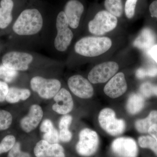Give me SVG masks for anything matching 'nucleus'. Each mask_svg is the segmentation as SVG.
I'll return each instance as SVG.
<instances>
[{
    "label": "nucleus",
    "instance_id": "obj_14",
    "mask_svg": "<svg viewBox=\"0 0 157 157\" xmlns=\"http://www.w3.org/2000/svg\"><path fill=\"white\" fill-rule=\"evenodd\" d=\"M34 153L36 157H66L62 145L59 143L50 144L43 139L37 142Z\"/></svg>",
    "mask_w": 157,
    "mask_h": 157
},
{
    "label": "nucleus",
    "instance_id": "obj_27",
    "mask_svg": "<svg viewBox=\"0 0 157 157\" xmlns=\"http://www.w3.org/2000/svg\"><path fill=\"white\" fill-rule=\"evenodd\" d=\"M17 71L6 67L4 65L0 66V78L6 82H11L16 76Z\"/></svg>",
    "mask_w": 157,
    "mask_h": 157
},
{
    "label": "nucleus",
    "instance_id": "obj_37",
    "mask_svg": "<svg viewBox=\"0 0 157 157\" xmlns=\"http://www.w3.org/2000/svg\"><path fill=\"white\" fill-rule=\"evenodd\" d=\"M149 53L157 63V44L154 45L149 50Z\"/></svg>",
    "mask_w": 157,
    "mask_h": 157
},
{
    "label": "nucleus",
    "instance_id": "obj_19",
    "mask_svg": "<svg viewBox=\"0 0 157 157\" xmlns=\"http://www.w3.org/2000/svg\"><path fill=\"white\" fill-rule=\"evenodd\" d=\"M144 106V99L140 94H131L128 98L126 104L127 111L130 114H137L140 112Z\"/></svg>",
    "mask_w": 157,
    "mask_h": 157
},
{
    "label": "nucleus",
    "instance_id": "obj_36",
    "mask_svg": "<svg viewBox=\"0 0 157 157\" xmlns=\"http://www.w3.org/2000/svg\"><path fill=\"white\" fill-rule=\"evenodd\" d=\"M145 72L146 76L155 77L157 76V67L156 66H153L149 68L147 70H145Z\"/></svg>",
    "mask_w": 157,
    "mask_h": 157
},
{
    "label": "nucleus",
    "instance_id": "obj_3",
    "mask_svg": "<svg viewBox=\"0 0 157 157\" xmlns=\"http://www.w3.org/2000/svg\"><path fill=\"white\" fill-rule=\"evenodd\" d=\"M118 18L105 9L98 8L92 19L89 21L88 29L94 36H101L114 29L117 26Z\"/></svg>",
    "mask_w": 157,
    "mask_h": 157
},
{
    "label": "nucleus",
    "instance_id": "obj_33",
    "mask_svg": "<svg viewBox=\"0 0 157 157\" xmlns=\"http://www.w3.org/2000/svg\"><path fill=\"white\" fill-rule=\"evenodd\" d=\"M54 128L53 124L51 121L49 119H45L43 121L40 126V131L41 132L45 133H48L53 130Z\"/></svg>",
    "mask_w": 157,
    "mask_h": 157
},
{
    "label": "nucleus",
    "instance_id": "obj_23",
    "mask_svg": "<svg viewBox=\"0 0 157 157\" xmlns=\"http://www.w3.org/2000/svg\"><path fill=\"white\" fill-rule=\"evenodd\" d=\"M139 0H124V14L128 19H132L136 14Z\"/></svg>",
    "mask_w": 157,
    "mask_h": 157
},
{
    "label": "nucleus",
    "instance_id": "obj_35",
    "mask_svg": "<svg viewBox=\"0 0 157 157\" xmlns=\"http://www.w3.org/2000/svg\"><path fill=\"white\" fill-rule=\"evenodd\" d=\"M149 11L151 17H155L157 19V0L153 1L150 5Z\"/></svg>",
    "mask_w": 157,
    "mask_h": 157
},
{
    "label": "nucleus",
    "instance_id": "obj_2",
    "mask_svg": "<svg viewBox=\"0 0 157 157\" xmlns=\"http://www.w3.org/2000/svg\"><path fill=\"white\" fill-rule=\"evenodd\" d=\"M112 41L109 37L86 36L75 43V52L84 57H95L105 53L110 49Z\"/></svg>",
    "mask_w": 157,
    "mask_h": 157
},
{
    "label": "nucleus",
    "instance_id": "obj_4",
    "mask_svg": "<svg viewBox=\"0 0 157 157\" xmlns=\"http://www.w3.org/2000/svg\"><path fill=\"white\" fill-rule=\"evenodd\" d=\"M56 35L53 40L55 49L58 52H65L69 48L74 37L63 11H60L55 23Z\"/></svg>",
    "mask_w": 157,
    "mask_h": 157
},
{
    "label": "nucleus",
    "instance_id": "obj_31",
    "mask_svg": "<svg viewBox=\"0 0 157 157\" xmlns=\"http://www.w3.org/2000/svg\"><path fill=\"white\" fill-rule=\"evenodd\" d=\"M73 121V117L71 115L65 114L63 116L59 122V128L60 130H69L71 123Z\"/></svg>",
    "mask_w": 157,
    "mask_h": 157
},
{
    "label": "nucleus",
    "instance_id": "obj_21",
    "mask_svg": "<svg viewBox=\"0 0 157 157\" xmlns=\"http://www.w3.org/2000/svg\"><path fill=\"white\" fill-rule=\"evenodd\" d=\"M124 0H104L103 8L117 18L124 14Z\"/></svg>",
    "mask_w": 157,
    "mask_h": 157
},
{
    "label": "nucleus",
    "instance_id": "obj_11",
    "mask_svg": "<svg viewBox=\"0 0 157 157\" xmlns=\"http://www.w3.org/2000/svg\"><path fill=\"white\" fill-rule=\"evenodd\" d=\"M63 12L70 28L78 29L84 14V4L80 0H68L64 7Z\"/></svg>",
    "mask_w": 157,
    "mask_h": 157
},
{
    "label": "nucleus",
    "instance_id": "obj_5",
    "mask_svg": "<svg viewBox=\"0 0 157 157\" xmlns=\"http://www.w3.org/2000/svg\"><path fill=\"white\" fill-rule=\"evenodd\" d=\"M38 55L28 51H14L7 52L2 58L3 65L16 71H26L37 60L42 59Z\"/></svg>",
    "mask_w": 157,
    "mask_h": 157
},
{
    "label": "nucleus",
    "instance_id": "obj_29",
    "mask_svg": "<svg viewBox=\"0 0 157 157\" xmlns=\"http://www.w3.org/2000/svg\"><path fill=\"white\" fill-rule=\"evenodd\" d=\"M42 138L43 140H46L50 144H58L60 141L58 131L55 128L51 132L44 134Z\"/></svg>",
    "mask_w": 157,
    "mask_h": 157
},
{
    "label": "nucleus",
    "instance_id": "obj_28",
    "mask_svg": "<svg viewBox=\"0 0 157 157\" xmlns=\"http://www.w3.org/2000/svg\"><path fill=\"white\" fill-rule=\"evenodd\" d=\"M8 157H32L29 153L23 151L21 149L19 142L15 143L14 146L9 151Z\"/></svg>",
    "mask_w": 157,
    "mask_h": 157
},
{
    "label": "nucleus",
    "instance_id": "obj_24",
    "mask_svg": "<svg viewBox=\"0 0 157 157\" xmlns=\"http://www.w3.org/2000/svg\"><path fill=\"white\" fill-rule=\"evenodd\" d=\"M138 143L142 148L151 149L157 156V142L151 136H143L138 138Z\"/></svg>",
    "mask_w": 157,
    "mask_h": 157
},
{
    "label": "nucleus",
    "instance_id": "obj_9",
    "mask_svg": "<svg viewBox=\"0 0 157 157\" xmlns=\"http://www.w3.org/2000/svg\"><path fill=\"white\" fill-rule=\"evenodd\" d=\"M116 62L107 61L96 65L90 71L88 79L93 84L104 83L114 76L119 70Z\"/></svg>",
    "mask_w": 157,
    "mask_h": 157
},
{
    "label": "nucleus",
    "instance_id": "obj_32",
    "mask_svg": "<svg viewBox=\"0 0 157 157\" xmlns=\"http://www.w3.org/2000/svg\"><path fill=\"white\" fill-rule=\"evenodd\" d=\"M9 89L7 83L0 80V102H4L6 100Z\"/></svg>",
    "mask_w": 157,
    "mask_h": 157
},
{
    "label": "nucleus",
    "instance_id": "obj_8",
    "mask_svg": "<svg viewBox=\"0 0 157 157\" xmlns=\"http://www.w3.org/2000/svg\"><path fill=\"white\" fill-rule=\"evenodd\" d=\"M99 144V137L97 132L90 129H83L79 133L76 151L82 156H91L98 150Z\"/></svg>",
    "mask_w": 157,
    "mask_h": 157
},
{
    "label": "nucleus",
    "instance_id": "obj_18",
    "mask_svg": "<svg viewBox=\"0 0 157 157\" xmlns=\"http://www.w3.org/2000/svg\"><path fill=\"white\" fill-rule=\"evenodd\" d=\"M154 33L149 29H144L135 41L136 45L141 49L148 50L154 45L155 41Z\"/></svg>",
    "mask_w": 157,
    "mask_h": 157
},
{
    "label": "nucleus",
    "instance_id": "obj_22",
    "mask_svg": "<svg viewBox=\"0 0 157 157\" xmlns=\"http://www.w3.org/2000/svg\"><path fill=\"white\" fill-rule=\"evenodd\" d=\"M156 124H157V111L153 110L146 118L136 121L135 127L138 132L145 133L148 132L150 128Z\"/></svg>",
    "mask_w": 157,
    "mask_h": 157
},
{
    "label": "nucleus",
    "instance_id": "obj_10",
    "mask_svg": "<svg viewBox=\"0 0 157 157\" xmlns=\"http://www.w3.org/2000/svg\"><path fill=\"white\" fill-rule=\"evenodd\" d=\"M68 87L75 95L82 99H89L94 95V90L88 79L80 75H75L68 78Z\"/></svg>",
    "mask_w": 157,
    "mask_h": 157
},
{
    "label": "nucleus",
    "instance_id": "obj_6",
    "mask_svg": "<svg viewBox=\"0 0 157 157\" xmlns=\"http://www.w3.org/2000/svg\"><path fill=\"white\" fill-rule=\"evenodd\" d=\"M31 89L37 93L39 97L45 99L53 98L61 87V83L55 78H45L36 76L31 78L30 82Z\"/></svg>",
    "mask_w": 157,
    "mask_h": 157
},
{
    "label": "nucleus",
    "instance_id": "obj_17",
    "mask_svg": "<svg viewBox=\"0 0 157 157\" xmlns=\"http://www.w3.org/2000/svg\"><path fill=\"white\" fill-rule=\"evenodd\" d=\"M0 5V29H5L13 20L12 11L14 2L12 0H1Z\"/></svg>",
    "mask_w": 157,
    "mask_h": 157
},
{
    "label": "nucleus",
    "instance_id": "obj_20",
    "mask_svg": "<svg viewBox=\"0 0 157 157\" xmlns=\"http://www.w3.org/2000/svg\"><path fill=\"white\" fill-rule=\"evenodd\" d=\"M31 93L27 89L12 87L9 88L6 96V101L11 104L17 103L20 100L25 101L30 97Z\"/></svg>",
    "mask_w": 157,
    "mask_h": 157
},
{
    "label": "nucleus",
    "instance_id": "obj_7",
    "mask_svg": "<svg viewBox=\"0 0 157 157\" xmlns=\"http://www.w3.org/2000/svg\"><path fill=\"white\" fill-rule=\"evenodd\" d=\"M98 121L102 129L112 136L121 135L125 130L124 121L117 118L115 112L110 108L102 109L99 113Z\"/></svg>",
    "mask_w": 157,
    "mask_h": 157
},
{
    "label": "nucleus",
    "instance_id": "obj_30",
    "mask_svg": "<svg viewBox=\"0 0 157 157\" xmlns=\"http://www.w3.org/2000/svg\"><path fill=\"white\" fill-rule=\"evenodd\" d=\"M16 143L15 137L13 135H9L6 136L1 141V144L4 153L9 151Z\"/></svg>",
    "mask_w": 157,
    "mask_h": 157
},
{
    "label": "nucleus",
    "instance_id": "obj_25",
    "mask_svg": "<svg viewBox=\"0 0 157 157\" xmlns=\"http://www.w3.org/2000/svg\"><path fill=\"white\" fill-rule=\"evenodd\" d=\"M140 94L143 97L149 98L152 96H157V86L145 82L140 86Z\"/></svg>",
    "mask_w": 157,
    "mask_h": 157
},
{
    "label": "nucleus",
    "instance_id": "obj_12",
    "mask_svg": "<svg viewBox=\"0 0 157 157\" xmlns=\"http://www.w3.org/2000/svg\"><path fill=\"white\" fill-rule=\"evenodd\" d=\"M113 153L118 157H137L138 148L136 141L131 137H120L111 144Z\"/></svg>",
    "mask_w": 157,
    "mask_h": 157
},
{
    "label": "nucleus",
    "instance_id": "obj_15",
    "mask_svg": "<svg viewBox=\"0 0 157 157\" xmlns=\"http://www.w3.org/2000/svg\"><path fill=\"white\" fill-rule=\"evenodd\" d=\"M53 98L56 103L52 109L55 112L65 115L72 111L74 104L72 96L67 90L61 88Z\"/></svg>",
    "mask_w": 157,
    "mask_h": 157
},
{
    "label": "nucleus",
    "instance_id": "obj_16",
    "mask_svg": "<svg viewBox=\"0 0 157 157\" xmlns=\"http://www.w3.org/2000/svg\"><path fill=\"white\" fill-rule=\"evenodd\" d=\"M43 115L42 107L37 104L32 105L28 115L21 120V127L24 132L29 133L38 127L42 121Z\"/></svg>",
    "mask_w": 157,
    "mask_h": 157
},
{
    "label": "nucleus",
    "instance_id": "obj_40",
    "mask_svg": "<svg viewBox=\"0 0 157 157\" xmlns=\"http://www.w3.org/2000/svg\"><path fill=\"white\" fill-rule=\"evenodd\" d=\"M4 153V151H3L2 147V145L0 144V155Z\"/></svg>",
    "mask_w": 157,
    "mask_h": 157
},
{
    "label": "nucleus",
    "instance_id": "obj_38",
    "mask_svg": "<svg viewBox=\"0 0 157 157\" xmlns=\"http://www.w3.org/2000/svg\"><path fill=\"white\" fill-rule=\"evenodd\" d=\"M149 134L155 139L157 142V124L153 125L148 131Z\"/></svg>",
    "mask_w": 157,
    "mask_h": 157
},
{
    "label": "nucleus",
    "instance_id": "obj_13",
    "mask_svg": "<svg viewBox=\"0 0 157 157\" xmlns=\"http://www.w3.org/2000/svg\"><path fill=\"white\" fill-rule=\"evenodd\" d=\"M127 82L124 74L116 73L110 78L104 88V92L109 98H116L124 94L127 91Z\"/></svg>",
    "mask_w": 157,
    "mask_h": 157
},
{
    "label": "nucleus",
    "instance_id": "obj_34",
    "mask_svg": "<svg viewBox=\"0 0 157 157\" xmlns=\"http://www.w3.org/2000/svg\"><path fill=\"white\" fill-rule=\"evenodd\" d=\"M60 140L62 142H69L72 138V134L69 130H60L59 133Z\"/></svg>",
    "mask_w": 157,
    "mask_h": 157
},
{
    "label": "nucleus",
    "instance_id": "obj_26",
    "mask_svg": "<svg viewBox=\"0 0 157 157\" xmlns=\"http://www.w3.org/2000/svg\"><path fill=\"white\" fill-rule=\"evenodd\" d=\"M12 121V117L8 111L0 110V131L9 128Z\"/></svg>",
    "mask_w": 157,
    "mask_h": 157
},
{
    "label": "nucleus",
    "instance_id": "obj_39",
    "mask_svg": "<svg viewBox=\"0 0 157 157\" xmlns=\"http://www.w3.org/2000/svg\"><path fill=\"white\" fill-rule=\"evenodd\" d=\"M136 76L139 78H143L146 77V74L145 69L140 68L137 70L136 73Z\"/></svg>",
    "mask_w": 157,
    "mask_h": 157
},
{
    "label": "nucleus",
    "instance_id": "obj_1",
    "mask_svg": "<svg viewBox=\"0 0 157 157\" xmlns=\"http://www.w3.org/2000/svg\"><path fill=\"white\" fill-rule=\"evenodd\" d=\"M46 24L42 13L38 9H28L18 15L12 29L14 33L23 38V40H28L42 34Z\"/></svg>",
    "mask_w": 157,
    "mask_h": 157
}]
</instances>
